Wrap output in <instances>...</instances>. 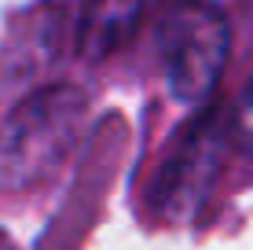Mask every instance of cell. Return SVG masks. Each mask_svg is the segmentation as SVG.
I'll return each mask as SVG.
<instances>
[{"label":"cell","instance_id":"cell-5","mask_svg":"<svg viewBox=\"0 0 253 250\" xmlns=\"http://www.w3.org/2000/svg\"><path fill=\"white\" fill-rule=\"evenodd\" d=\"M231 133L239 136L242 144H250V148H253V77H250V85H246V89H242V96H239V103H235Z\"/></svg>","mask_w":253,"mask_h":250},{"label":"cell","instance_id":"cell-4","mask_svg":"<svg viewBox=\"0 0 253 250\" xmlns=\"http://www.w3.org/2000/svg\"><path fill=\"white\" fill-rule=\"evenodd\" d=\"M147 15V0H88L77 22V48L84 59H110L136 37Z\"/></svg>","mask_w":253,"mask_h":250},{"label":"cell","instance_id":"cell-1","mask_svg":"<svg viewBox=\"0 0 253 250\" xmlns=\"http://www.w3.org/2000/svg\"><path fill=\"white\" fill-rule=\"evenodd\" d=\"M88 122V100L74 85H44L0 122V192H30L48 184Z\"/></svg>","mask_w":253,"mask_h":250},{"label":"cell","instance_id":"cell-3","mask_svg":"<svg viewBox=\"0 0 253 250\" xmlns=\"http://www.w3.org/2000/svg\"><path fill=\"white\" fill-rule=\"evenodd\" d=\"M224 125H216V114L195 118L187 133L176 140V148L165 158V169L158 173V210L165 217H191L202 206L224 154Z\"/></svg>","mask_w":253,"mask_h":250},{"label":"cell","instance_id":"cell-2","mask_svg":"<svg viewBox=\"0 0 253 250\" xmlns=\"http://www.w3.org/2000/svg\"><path fill=\"white\" fill-rule=\"evenodd\" d=\"M151 26L169 96L180 103H206L231 48L224 11L213 0H158Z\"/></svg>","mask_w":253,"mask_h":250}]
</instances>
